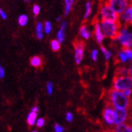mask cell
I'll return each instance as SVG.
<instances>
[{"label": "cell", "instance_id": "38", "mask_svg": "<svg viewBox=\"0 0 132 132\" xmlns=\"http://www.w3.org/2000/svg\"><path fill=\"white\" fill-rule=\"evenodd\" d=\"M128 122H129L130 125H132V116H131V115L130 116V118H129V121H128Z\"/></svg>", "mask_w": 132, "mask_h": 132}, {"label": "cell", "instance_id": "42", "mask_svg": "<svg viewBox=\"0 0 132 132\" xmlns=\"http://www.w3.org/2000/svg\"><path fill=\"white\" fill-rule=\"evenodd\" d=\"M131 62H132V59H131Z\"/></svg>", "mask_w": 132, "mask_h": 132}, {"label": "cell", "instance_id": "37", "mask_svg": "<svg viewBox=\"0 0 132 132\" xmlns=\"http://www.w3.org/2000/svg\"><path fill=\"white\" fill-rule=\"evenodd\" d=\"M129 10H130V15H131V19H132V3L129 6Z\"/></svg>", "mask_w": 132, "mask_h": 132}, {"label": "cell", "instance_id": "32", "mask_svg": "<svg viewBox=\"0 0 132 132\" xmlns=\"http://www.w3.org/2000/svg\"><path fill=\"white\" fill-rule=\"evenodd\" d=\"M123 93H124V95L126 96L127 97H128V98H131L132 97V88H130V89H127V90H125V91H123L122 92Z\"/></svg>", "mask_w": 132, "mask_h": 132}, {"label": "cell", "instance_id": "6", "mask_svg": "<svg viewBox=\"0 0 132 132\" xmlns=\"http://www.w3.org/2000/svg\"><path fill=\"white\" fill-rule=\"evenodd\" d=\"M106 3L118 15H120L130 5V0H106Z\"/></svg>", "mask_w": 132, "mask_h": 132}, {"label": "cell", "instance_id": "29", "mask_svg": "<svg viewBox=\"0 0 132 132\" xmlns=\"http://www.w3.org/2000/svg\"><path fill=\"white\" fill-rule=\"evenodd\" d=\"M44 124H45L44 118H43V117H39V118H37L36 122V125L37 127L41 128V127H43L44 126Z\"/></svg>", "mask_w": 132, "mask_h": 132}, {"label": "cell", "instance_id": "17", "mask_svg": "<svg viewBox=\"0 0 132 132\" xmlns=\"http://www.w3.org/2000/svg\"><path fill=\"white\" fill-rule=\"evenodd\" d=\"M42 63H43L42 58L39 56H33L30 59V64L32 66V67H34L36 68L40 67L42 66Z\"/></svg>", "mask_w": 132, "mask_h": 132}, {"label": "cell", "instance_id": "34", "mask_svg": "<svg viewBox=\"0 0 132 132\" xmlns=\"http://www.w3.org/2000/svg\"><path fill=\"white\" fill-rule=\"evenodd\" d=\"M5 76V70L3 67V66L0 64V79H3Z\"/></svg>", "mask_w": 132, "mask_h": 132}, {"label": "cell", "instance_id": "7", "mask_svg": "<svg viewBox=\"0 0 132 132\" xmlns=\"http://www.w3.org/2000/svg\"><path fill=\"white\" fill-rule=\"evenodd\" d=\"M130 116L129 109H114V126L127 123Z\"/></svg>", "mask_w": 132, "mask_h": 132}, {"label": "cell", "instance_id": "35", "mask_svg": "<svg viewBox=\"0 0 132 132\" xmlns=\"http://www.w3.org/2000/svg\"><path fill=\"white\" fill-rule=\"evenodd\" d=\"M31 111V112H35V113H38V111H39V107H38V106H34V107H32Z\"/></svg>", "mask_w": 132, "mask_h": 132}, {"label": "cell", "instance_id": "1", "mask_svg": "<svg viewBox=\"0 0 132 132\" xmlns=\"http://www.w3.org/2000/svg\"><path fill=\"white\" fill-rule=\"evenodd\" d=\"M107 101L114 109H129L131 101L121 91L114 88L110 89L107 93Z\"/></svg>", "mask_w": 132, "mask_h": 132}, {"label": "cell", "instance_id": "23", "mask_svg": "<svg viewBox=\"0 0 132 132\" xmlns=\"http://www.w3.org/2000/svg\"><path fill=\"white\" fill-rule=\"evenodd\" d=\"M101 52H102V54H103L105 59L106 61H109L110 59L112 58V56H113L112 52L110 50H108L107 48H105V46H102V47H101Z\"/></svg>", "mask_w": 132, "mask_h": 132}, {"label": "cell", "instance_id": "36", "mask_svg": "<svg viewBox=\"0 0 132 132\" xmlns=\"http://www.w3.org/2000/svg\"><path fill=\"white\" fill-rule=\"evenodd\" d=\"M129 75L132 78V64L129 67Z\"/></svg>", "mask_w": 132, "mask_h": 132}, {"label": "cell", "instance_id": "9", "mask_svg": "<svg viewBox=\"0 0 132 132\" xmlns=\"http://www.w3.org/2000/svg\"><path fill=\"white\" fill-rule=\"evenodd\" d=\"M85 55V45L82 41H77L74 43V61L77 65H80Z\"/></svg>", "mask_w": 132, "mask_h": 132}, {"label": "cell", "instance_id": "39", "mask_svg": "<svg viewBox=\"0 0 132 132\" xmlns=\"http://www.w3.org/2000/svg\"><path fill=\"white\" fill-rule=\"evenodd\" d=\"M56 21H61V16H58V17H56Z\"/></svg>", "mask_w": 132, "mask_h": 132}, {"label": "cell", "instance_id": "33", "mask_svg": "<svg viewBox=\"0 0 132 132\" xmlns=\"http://www.w3.org/2000/svg\"><path fill=\"white\" fill-rule=\"evenodd\" d=\"M0 17H1L3 19H6V18H7V14H6V12L2 8H0Z\"/></svg>", "mask_w": 132, "mask_h": 132}, {"label": "cell", "instance_id": "16", "mask_svg": "<svg viewBox=\"0 0 132 132\" xmlns=\"http://www.w3.org/2000/svg\"><path fill=\"white\" fill-rule=\"evenodd\" d=\"M36 36L39 40H42L44 36V24L40 21L37 22L36 26Z\"/></svg>", "mask_w": 132, "mask_h": 132}, {"label": "cell", "instance_id": "22", "mask_svg": "<svg viewBox=\"0 0 132 132\" xmlns=\"http://www.w3.org/2000/svg\"><path fill=\"white\" fill-rule=\"evenodd\" d=\"M92 13V3L90 1H87L85 3V14L84 19H87Z\"/></svg>", "mask_w": 132, "mask_h": 132}, {"label": "cell", "instance_id": "41", "mask_svg": "<svg viewBox=\"0 0 132 132\" xmlns=\"http://www.w3.org/2000/svg\"><path fill=\"white\" fill-rule=\"evenodd\" d=\"M31 132H38L37 130H32V131H31Z\"/></svg>", "mask_w": 132, "mask_h": 132}, {"label": "cell", "instance_id": "15", "mask_svg": "<svg viewBox=\"0 0 132 132\" xmlns=\"http://www.w3.org/2000/svg\"><path fill=\"white\" fill-rule=\"evenodd\" d=\"M112 132H132V125L129 122L114 126Z\"/></svg>", "mask_w": 132, "mask_h": 132}, {"label": "cell", "instance_id": "40", "mask_svg": "<svg viewBox=\"0 0 132 132\" xmlns=\"http://www.w3.org/2000/svg\"><path fill=\"white\" fill-rule=\"evenodd\" d=\"M23 1H24L25 3H30V2H31V0H23Z\"/></svg>", "mask_w": 132, "mask_h": 132}, {"label": "cell", "instance_id": "26", "mask_svg": "<svg viewBox=\"0 0 132 132\" xmlns=\"http://www.w3.org/2000/svg\"><path fill=\"white\" fill-rule=\"evenodd\" d=\"M46 90H47V92L48 95H52L53 93V90H54V86H53V84L51 81H48L46 84Z\"/></svg>", "mask_w": 132, "mask_h": 132}, {"label": "cell", "instance_id": "24", "mask_svg": "<svg viewBox=\"0 0 132 132\" xmlns=\"http://www.w3.org/2000/svg\"><path fill=\"white\" fill-rule=\"evenodd\" d=\"M50 46H51V49L53 51H58L60 50L61 49V43L59 42L56 39H54V40H52L50 42Z\"/></svg>", "mask_w": 132, "mask_h": 132}, {"label": "cell", "instance_id": "20", "mask_svg": "<svg viewBox=\"0 0 132 132\" xmlns=\"http://www.w3.org/2000/svg\"><path fill=\"white\" fill-rule=\"evenodd\" d=\"M28 23V16L26 14H21L18 17V24L21 27H24Z\"/></svg>", "mask_w": 132, "mask_h": 132}, {"label": "cell", "instance_id": "3", "mask_svg": "<svg viewBox=\"0 0 132 132\" xmlns=\"http://www.w3.org/2000/svg\"><path fill=\"white\" fill-rule=\"evenodd\" d=\"M116 40L122 48L132 49V31L127 26H121Z\"/></svg>", "mask_w": 132, "mask_h": 132}, {"label": "cell", "instance_id": "12", "mask_svg": "<svg viewBox=\"0 0 132 132\" xmlns=\"http://www.w3.org/2000/svg\"><path fill=\"white\" fill-rule=\"evenodd\" d=\"M94 29V37H95L96 41L99 44L102 43L105 39V35L102 30L100 22H95Z\"/></svg>", "mask_w": 132, "mask_h": 132}, {"label": "cell", "instance_id": "11", "mask_svg": "<svg viewBox=\"0 0 132 132\" xmlns=\"http://www.w3.org/2000/svg\"><path fill=\"white\" fill-rule=\"evenodd\" d=\"M118 22L122 26L132 24V19H131V15L129 8L125 10L123 12H122L120 15H118Z\"/></svg>", "mask_w": 132, "mask_h": 132}, {"label": "cell", "instance_id": "10", "mask_svg": "<svg viewBox=\"0 0 132 132\" xmlns=\"http://www.w3.org/2000/svg\"><path fill=\"white\" fill-rule=\"evenodd\" d=\"M132 59V49L122 48L118 53V60L119 62L125 64Z\"/></svg>", "mask_w": 132, "mask_h": 132}, {"label": "cell", "instance_id": "2", "mask_svg": "<svg viewBox=\"0 0 132 132\" xmlns=\"http://www.w3.org/2000/svg\"><path fill=\"white\" fill-rule=\"evenodd\" d=\"M101 28L105 35V37L110 39H116L121 24L118 21H111V20H101L100 22Z\"/></svg>", "mask_w": 132, "mask_h": 132}, {"label": "cell", "instance_id": "13", "mask_svg": "<svg viewBox=\"0 0 132 132\" xmlns=\"http://www.w3.org/2000/svg\"><path fill=\"white\" fill-rule=\"evenodd\" d=\"M67 27V23L66 21H61L60 29L58 30L56 33V40L60 42L61 44L64 41L65 39V29Z\"/></svg>", "mask_w": 132, "mask_h": 132}, {"label": "cell", "instance_id": "8", "mask_svg": "<svg viewBox=\"0 0 132 132\" xmlns=\"http://www.w3.org/2000/svg\"><path fill=\"white\" fill-rule=\"evenodd\" d=\"M102 117L105 124L111 127H114V109L108 105L105 107L102 112Z\"/></svg>", "mask_w": 132, "mask_h": 132}, {"label": "cell", "instance_id": "5", "mask_svg": "<svg viewBox=\"0 0 132 132\" xmlns=\"http://www.w3.org/2000/svg\"><path fill=\"white\" fill-rule=\"evenodd\" d=\"M99 15H100L102 20L118 21V15L106 3L102 5Z\"/></svg>", "mask_w": 132, "mask_h": 132}, {"label": "cell", "instance_id": "18", "mask_svg": "<svg viewBox=\"0 0 132 132\" xmlns=\"http://www.w3.org/2000/svg\"><path fill=\"white\" fill-rule=\"evenodd\" d=\"M37 118V113L31 111L27 116V122L29 126H34V125H36Z\"/></svg>", "mask_w": 132, "mask_h": 132}, {"label": "cell", "instance_id": "28", "mask_svg": "<svg viewBox=\"0 0 132 132\" xmlns=\"http://www.w3.org/2000/svg\"><path fill=\"white\" fill-rule=\"evenodd\" d=\"M90 57H91V59L93 61L96 62L97 60V58H98V50L94 49L91 51V54H90Z\"/></svg>", "mask_w": 132, "mask_h": 132}, {"label": "cell", "instance_id": "27", "mask_svg": "<svg viewBox=\"0 0 132 132\" xmlns=\"http://www.w3.org/2000/svg\"><path fill=\"white\" fill-rule=\"evenodd\" d=\"M32 13L34 14V16H38L39 13H40V6H39L38 4H35V5H33L32 6Z\"/></svg>", "mask_w": 132, "mask_h": 132}, {"label": "cell", "instance_id": "21", "mask_svg": "<svg viewBox=\"0 0 132 132\" xmlns=\"http://www.w3.org/2000/svg\"><path fill=\"white\" fill-rule=\"evenodd\" d=\"M74 1L75 0H64V16H68L69 14Z\"/></svg>", "mask_w": 132, "mask_h": 132}, {"label": "cell", "instance_id": "19", "mask_svg": "<svg viewBox=\"0 0 132 132\" xmlns=\"http://www.w3.org/2000/svg\"><path fill=\"white\" fill-rule=\"evenodd\" d=\"M129 75V67H126V66H121L118 67L116 70V75L123 76V75Z\"/></svg>", "mask_w": 132, "mask_h": 132}, {"label": "cell", "instance_id": "25", "mask_svg": "<svg viewBox=\"0 0 132 132\" xmlns=\"http://www.w3.org/2000/svg\"><path fill=\"white\" fill-rule=\"evenodd\" d=\"M52 29V23L50 21H48V20L45 21L44 24V33L45 34H49V33H51Z\"/></svg>", "mask_w": 132, "mask_h": 132}, {"label": "cell", "instance_id": "4", "mask_svg": "<svg viewBox=\"0 0 132 132\" xmlns=\"http://www.w3.org/2000/svg\"><path fill=\"white\" fill-rule=\"evenodd\" d=\"M112 86H113L112 88L121 92L132 88V78L129 75L123 76L115 75Z\"/></svg>", "mask_w": 132, "mask_h": 132}, {"label": "cell", "instance_id": "14", "mask_svg": "<svg viewBox=\"0 0 132 132\" xmlns=\"http://www.w3.org/2000/svg\"><path fill=\"white\" fill-rule=\"evenodd\" d=\"M79 35L84 40H89L92 37V32L86 24H83L79 29Z\"/></svg>", "mask_w": 132, "mask_h": 132}, {"label": "cell", "instance_id": "31", "mask_svg": "<svg viewBox=\"0 0 132 132\" xmlns=\"http://www.w3.org/2000/svg\"><path fill=\"white\" fill-rule=\"evenodd\" d=\"M65 119L68 122H71L73 120V114H72V112H67L65 114Z\"/></svg>", "mask_w": 132, "mask_h": 132}, {"label": "cell", "instance_id": "30", "mask_svg": "<svg viewBox=\"0 0 132 132\" xmlns=\"http://www.w3.org/2000/svg\"><path fill=\"white\" fill-rule=\"evenodd\" d=\"M64 128L61 124L56 123L54 125V131L55 132H64Z\"/></svg>", "mask_w": 132, "mask_h": 132}]
</instances>
